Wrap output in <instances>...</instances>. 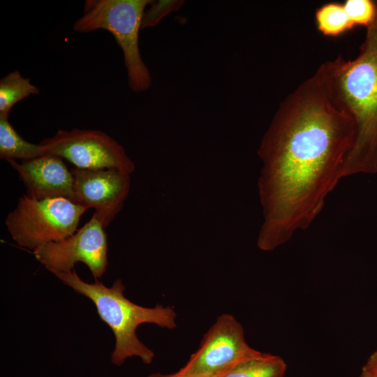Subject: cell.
<instances>
[{"instance_id":"1","label":"cell","mask_w":377,"mask_h":377,"mask_svg":"<svg viewBox=\"0 0 377 377\" xmlns=\"http://www.w3.org/2000/svg\"><path fill=\"white\" fill-rule=\"evenodd\" d=\"M355 135L353 119L332 104L315 73L280 103L258 150L260 250H274L313 222L342 179Z\"/></svg>"},{"instance_id":"2","label":"cell","mask_w":377,"mask_h":377,"mask_svg":"<svg viewBox=\"0 0 377 377\" xmlns=\"http://www.w3.org/2000/svg\"><path fill=\"white\" fill-rule=\"evenodd\" d=\"M374 20L357 56L339 55L322 64L315 74L330 100L354 121L355 135L345 161L342 178L355 174L377 173V1Z\"/></svg>"},{"instance_id":"3","label":"cell","mask_w":377,"mask_h":377,"mask_svg":"<svg viewBox=\"0 0 377 377\" xmlns=\"http://www.w3.org/2000/svg\"><path fill=\"white\" fill-rule=\"evenodd\" d=\"M54 275L75 292L91 300L100 319L113 332L115 344L111 362L114 365L120 366L134 356L145 364L152 362L154 353L136 334L140 325L152 323L169 330L177 327V313L172 307L158 304L148 308L132 302L124 295L125 286L120 279L108 288L98 280L91 283L82 281L74 269Z\"/></svg>"},{"instance_id":"4","label":"cell","mask_w":377,"mask_h":377,"mask_svg":"<svg viewBox=\"0 0 377 377\" xmlns=\"http://www.w3.org/2000/svg\"><path fill=\"white\" fill-rule=\"evenodd\" d=\"M149 0H87L84 14L73 24L76 32L97 29L110 32L121 47L127 71L128 83L134 92L148 90L151 77L139 49V31Z\"/></svg>"},{"instance_id":"5","label":"cell","mask_w":377,"mask_h":377,"mask_svg":"<svg viewBox=\"0 0 377 377\" xmlns=\"http://www.w3.org/2000/svg\"><path fill=\"white\" fill-rule=\"evenodd\" d=\"M86 207L64 198L37 200L22 195L5 224L13 239L33 251L67 238L76 232Z\"/></svg>"},{"instance_id":"6","label":"cell","mask_w":377,"mask_h":377,"mask_svg":"<svg viewBox=\"0 0 377 377\" xmlns=\"http://www.w3.org/2000/svg\"><path fill=\"white\" fill-rule=\"evenodd\" d=\"M43 155L65 159L76 168L117 170L131 175L135 164L124 148L111 136L98 130H59L43 140Z\"/></svg>"},{"instance_id":"7","label":"cell","mask_w":377,"mask_h":377,"mask_svg":"<svg viewBox=\"0 0 377 377\" xmlns=\"http://www.w3.org/2000/svg\"><path fill=\"white\" fill-rule=\"evenodd\" d=\"M254 350L246 341L242 325L233 316L223 313L178 371L188 377H218Z\"/></svg>"},{"instance_id":"8","label":"cell","mask_w":377,"mask_h":377,"mask_svg":"<svg viewBox=\"0 0 377 377\" xmlns=\"http://www.w3.org/2000/svg\"><path fill=\"white\" fill-rule=\"evenodd\" d=\"M104 229L94 214L72 235L40 246L34 250V255L54 274L70 272L75 263L82 262L98 280L104 274L108 265V241Z\"/></svg>"},{"instance_id":"9","label":"cell","mask_w":377,"mask_h":377,"mask_svg":"<svg viewBox=\"0 0 377 377\" xmlns=\"http://www.w3.org/2000/svg\"><path fill=\"white\" fill-rule=\"evenodd\" d=\"M75 203L94 215L105 228L121 211L130 190V175L117 170L73 168Z\"/></svg>"},{"instance_id":"10","label":"cell","mask_w":377,"mask_h":377,"mask_svg":"<svg viewBox=\"0 0 377 377\" xmlns=\"http://www.w3.org/2000/svg\"><path fill=\"white\" fill-rule=\"evenodd\" d=\"M8 162L18 172L29 197L64 198L75 203L73 175L61 158L43 155L22 163L14 160Z\"/></svg>"},{"instance_id":"11","label":"cell","mask_w":377,"mask_h":377,"mask_svg":"<svg viewBox=\"0 0 377 377\" xmlns=\"http://www.w3.org/2000/svg\"><path fill=\"white\" fill-rule=\"evenodd\" d=\"M286 370L280 356L255 350L218 377H284Z\"/></svg>"},{"instance_id":"12","label":"cell","mask_w":377,"mask_h":377,"mask_svg":"<svg viewBox=\"0 0 377 377\" xmlns=\"http://www.w3.org/2000/svg\"><path fill=\"white\" fill-rule=\"evenodd\" d=\"M43 156L40 143L26 141L13 127L8 117H0V158L6 161H29Z\"/></svg>"},{"instance_id":"13","label":"cell","mask_w":377,"mask_h":377,"mask_svg":"<svg viewBox=\"0 0 377 377\" xmlns=\"http://www.w3.org/2000/svg\"><path fill=\"white\" fill-rule=\"evenodd\" d=\"M39 94V89L29 78L14 71L0 80V117H8L13 107L30 95Z\"/></svg>"},{"instance_id":"14","label":"cell","mask_w":377,"mask_h":377,"mask_svg":"<svg viewBox=\"0 0 377 377\" xmlns=\"http://www.w3.org/2000/svg\"><path fill=\"white\" fill-rule=\"evenodd\" d=\"M315 19L317 29L325 36L336 37L354 27L341 3L323 4L316 9Z\"/></svg>"},{"instance_id":"15","label":"cell","mask_w":377,"mask_h":377,"mask_svg":"<svg viewBox=\"0 0 377 377\" xmlns=\"http://www.w3.org/2000/svg\"><path fill=\"white\" fill-rule=\"evenodd\" d=\"M343 5L349 20L354 27L362 25L367 27L376 16V1L346 0Z\"/></svg>"},{"instance_id":"16","label":"cell","mask_w":377,"mask_h":377,"mask_svg":"<svg viewBox=\"0 0 377 377\" xmlns=\"http://www.w3.org/2000/svg\"><path fill=\"white\" fill-rule=\"evenodd\" d=\"M184 3L183 1H158L150 3V8L145 10L141 29L156 26L160 20L170 12L177 10Z\"/></svg>"},{"instance_id":"17","label":"cell","mask_w":377,"mask_h":377,"mask_svg":"<svg viewBox=\"0 0 377 377\" xmlns=\"http://www.w3.org/2000/svg\"><path fill=\"white\" fill-rule=\"evenodd\" d=\"M361 374L369 376H377V350L369 357L363 367Z\"/></svg>"},{"instance_id":"18","label":"cell","mask_w":377,"mask_h":377,"mask_svg":"<svg viewBox=\"0 0 377 377\" xmlns=\"http://www.w3.org/2000/svg\"><path fill=\"white\" fill-rule=\"evenodd\" d=\"M148 377H188V376H186L183 375L182 374H181L179 371H177L176 373L169 374L155 373V374H151Z\"/></svg>"},{"instance_id":"19","label":"cell","mask_w":377,"mask_h":377,"mask_svg":"<svg viewBox=\"0 0 377 377\" xmlns=\"http://www.w3.org/2000/svg\"><path fill=\"white\" fill-rule=\"evenodd\" d=\"M359 377H377V376H369V375H364V374H360Z\"/></svg>"}]
</instances>
